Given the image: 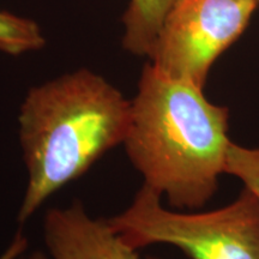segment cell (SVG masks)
<instances>
[{"label": "cell", "instance_id": "obj_5", "mask_svg": "<svg viewBox=\"0 0 259 259\" xmlns=\"http://www.w3.org/2000/svg\"><path fill=\"white\" fill-rule=\"evenodd\" d=\"M44 235L54 259H139L108 220L90 218L78 202L48 210Z\"/></svg>", "mask_w": 259, "mask_h": 259}, {"label": "cell", "instance_id": "obj_9", "mask_svg": "<svg viewBox=\"0 0 259 259\" xmlns=\"http://www.w3.org/2000/svg\"><path fill=\"white\" fill-rule=\"evenodd\" d=\"M28 248V239L22 232H17L9 247L0 255V259H18Z\"/></svg>", "mask_w": 259, "mask_h": 259}, {"label": "cell", "instance_id": "obj_2", "mask_svg": "<svg viewBox=\"0 0 259 259\" xmlns=\"http://www.w3.org/2000/svg\"><path fill=\"white\" fill-rule=\"evenodd\" d=\"M131 100L88 69L29 90L18 115L28 185L18 211L23 223L109 150L124 144Z\"/></svg>", "mask_w": 259, "mask_h": 259}, {"label": "cell", "instance_id": "obj_7", "mask_svg": "<svg viewBox=\"0 0 259 259\" xmlns=\"http://www.w3.org/2000/svg\"><path fill=\"white\" fill-rule=\"evenodd\" d=\"M45 45L46 37L36 22L0 11V52L21 56L41 50Z\"/></svg>", "mask_w": 259, "mask_h": 259}, {"label": "cell", "instance_id": "obj_3", "mask_svg": "<svg viewBox=\"0 0 259 259\" xmlns=\"http://www.w3.org/2000/svg\"><path fill=\"white\" fill-rule=\"evenodd\" d=\"M161 198L143 185L128 208L108 221L136 250L167 244L190 259H259V200L250 190L229 205L200 213L171 211Z\"/></svg>", "mask_w": 259, "mask_h": 259}, {"label": "cell", "instance_id": "obj_12", "mask_svg": "<svg viewBox=\"0 0 259 259\" xmlns=\"http://www.w3.org/2000/svg\"><path fill=\"white\" fill-rule=\"evenodd\" d=\"M255 2H257V3H259V0H255Z\"/></svg>", "mask_w": 259, "mask_h": 259}, {"label": "cell", "instance_id": "obj_8", "mask_svg": "<svg viewBox=\"0 0 259 259\" xmlns=\"http://www.w3.org/2000/svg\"><path fill=\"white\" fill-rule=\"evenodd\" d=\"M226 173L244 183L259 200V148H245L231 143L227 155Z\"/></svg>", "mask_w": 259, "mask_h": 259}, {"label": "cell", "instance_id": "obj_11", "mask_svg": "<svg viewBox=\"0 0 259 259\" xmlns=\"http://www.w3.org/2000/svg\"><path fill=\"white\" fill-rule=\"evenodd\" d=\"M147 259H161V258H156V257H148Z\"/></svg>", "mask_w": 259, "mask_h": 259}, {"label": "cell", "instance_id": "obj_4", "mask_svg": "<svg viewBox=\"0 0 259 259\" xmlns=\"http://www.w3.org/2000/svg\"><path fill=\"white\" fill-rule=\"evenodd\" d=\"M255 0H176L149 56L173 78L204 88L212 64L240 37Z\"/></svg>", "mask_w": 259, "mask_h": 259}, {"label": "cell", "instance_id": "obj_1", "mask_svg": "<svg viewBox=\"0 0 259 259\" xmlns=\"http://www.w3.org/2000/svg\"><path fill=\"white\" fill-rule=\"evenodd\" d=\"M124 147L143 185L174 208L198 209L226 173L229 111L210 102L203 88L144 66L131 100Z\"/></svg>", "mask_w": 259, "mask_h": 259}, {"label": "cell", "instance_id": "obj_10", "mask_svg": "<svg viewBox=\"0 0 259 259\" xmlns=\"http://www.w3.org/2000/svg\"><path fill=\"white\" fill-rule=\"evenodd\" d=\"M28 259H47V257L42 253V252L37 251V252H34V253H32Z\"/></svg>", "mask_w": 259, "mask_h": 259}, {"label": "cell", "instance_id": "obj_6", "mask_svg": "<svg viewBox=\"0 0 259 259\" xmlns=\"http://www.w3.org/2000/svg\"><path fill=\"white\" fill-rule=\"evenodd\" d=\"M176 0H130L122 23V46L130 53L148 57L155 46L164 18Z\"/></svg>", "mask_w": 259, "mask_h": 259}]
</instances>
